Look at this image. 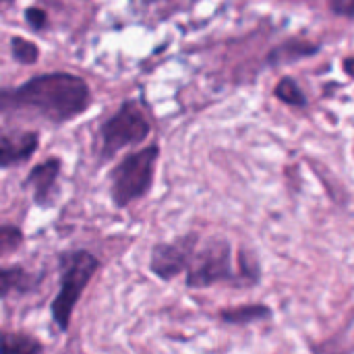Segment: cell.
<instances>
[{
    "mask_svg": "<svg viewBox=\"0 0 354 354\" xmlns=\"http://www.w3.org/2000/svg\"><path fill=\"white\" fill-rule=\"evenodd\" d=\"M91 106L87 83L71 73L31 77L19 87L0 89V114L31 110L50 122H68Z\"/></svg>",
    "mask_w": 354,
    "mask_h": 354,
    "instance_id": "6da1fadb",
    "label": "cell"
},
{
    "mask_svg": "<svg viewBox=\"0 0 354 354\" xmlns=\"http://www.w3.org/2000/svg\"><path fill=\"white\" fill-rule=\"evenodd\" d=\"M187 286L193 290L212 288L216 284L230 286H253L261 278L259 263L247 251L239 253V263L234 266L232 247L226 239H197L189 261H187Z\"/></svg>",
    "mask_w": 354,
    "mask_h": 354,
    "instance_id": "7a4b0ae2",
    "label": "cell"
},
{
    "mask_svg": "<svg viewBox=\"0 0 354 354\" xmlns=\"http://www.w3.org/2000/svg\"><path fill=\"white\" fill-rule=\"evenodd\" d=\"M97 270H100V261L89 251L77 249V251H68L60 257L58 295L54 297V301L50 305L52 322L60 332H68L73 311Z\"/></svg>",
    "mask_w": 354,
    "mask_h": 354,
    "instance_id": "3957f363",
    "label": "cell"
},
{
    "mask_svg": "<svg viewBox=\"0 0 354 354\" xmlns=\"http://www.w3.org/2000/svg\"><path fill=\"white\" fill-rule=\"evenodd\" d=\"M160 156V147L147 145L141 151L127 156L114 170H112V187L110 195L116 207H127L133 201L145 197L153 185L156 162Z\"/></svg>",
    "mask_w": 354,
    "mask_h": 354,
    "instance_id": "277c9868",
    "label": "cell"
},
{
    "mask_svg": "<svg viewBox=\"0 0 354 354\" xmlns=\"http://www.w3.org/2000/svg\"><path fill=\"white\" fill-rule=\"evenodd\" d=\"M147 135H149V120L145 112L137 102L129 100L102 124L100 156L102 160H110L120 149L141 143Z\"/></svg>",
    "mask_w": 354,
    "mask_h": 354,
    "instance_id": "5b68a950",
    "label": "cell"
},
{
    "mask_svg": "<svg viewBox=\"0 0 354 354\" xmlns=\"http://www.w3.org/2000/svg\"><path fill=\"white\" fill-rule=\"evenodd\" d=\"M199 234H185V236H178L170 243H160L153 247L151 251V259H149V270L156 278L168 282L180 274H185L187 270V261H189V255L197 243Z\"/></svg>",
    "mask_w": 354,
    "mask_h": 354,
    "instance_id": "8992f818",
    "label": "cell"
},
{
    "mask_svg": "<svg viewBox=\"0 0 354 354\" xmlns=\"http://www.w3.org/2000/svg\"><path fill=\"white\" fill-rule=\"evenodd\" d=\"M37 145L39 135L33 131H0V168L27 162Z\"/></svg>",
    "mask_w": 354,
    "mask_h": 354,
    "instance_id": "52a82bcc",
    "label": "cell"
},
{
    "mask_svg": "<svg viewBox=\"0 0 354 354\" xmlns=\"http://www.w3.org/2000/svg\"><path fill=\"white\" fill-rule=\"evenodd\" d=\"M60 168H62V162L58 158H50V160L37 164L29 172V176L25 178L23 185L31 189L35 205H39V207L52 205L54 193H56V183L60 176Z\"/></svg>",
    "mask_w": 354,
    "mask_h": 354,
    "instance_id": "ba28073f",
    "label": "cell"
},
{
    "mask_svg": "<svg viewBox=\"0 0 354 354\" xmlns=\"http://www.w3.org/2000/svg\"><path fill=\"white\" fill-rule=\"evenodd\" d=\"M41 280H44V274L29 272L21 266L0 268V299L31 295L41 284Z\"/></svg>",
    "mask_w": 354,
    "mask_h": 354,
    "instance_id": "9c48e42d",
    "label": "cell"
},
{
    "mask_svg": "<svg viewBox=\"0 0 354 354\" xmlns=\"http://www.w3.org/2000/svg\"><path fill=\"white\" fill-rule=\"evenodd\" d=\"M319 52V44H313L309 39H288L280 46H276L270 56L268 62L278 66V64H286V62H297L309 56H315Z\"/></svg>",
    "mask_w": 354,
    "mask_h": 354,
    "instance_id": "30bf717a",
    "label": "cell"
},
{
    "mask_svg": "<svg viewBox=\"0 0 354 354\" xmlns=\"http://www.w3.org/2000/svg\"><path fill=\"white\" fill-rule=\"evenodd\" d=\"M272 317V309L263 303H251V305H239L232 309L220 311V319L228 326H247L255 322H263Z\"/></svg>",
    "mask_w": 354,
    "mask_h": 354,
    "instance_id": "8fae6325",
    "label": "cell"
},
{
    "mask_svg": "<svg viewBox=\"0 0 354 354\" xmlns=\"http://www.w3.org/2000/svg\"><path fill=\"white\" fill-rule=\"evenodd\" d=\"M44 344L27 332L0 330V354H41Z\"/></svg>",
    "mask_w": 354,
    "mask_h": 354,
    "instance_id": "7c38bea8",
    "label": "cell"
},
{
    "mask_svg": "<svg viewBox=\"0 0 354 354\" xmlns=\"http://www.w3.org/2000/svg\"><path fill=\"white\" fill-rule=\"evenodd\" d=\"M276 97L288 106H295V108H303L307 106V95L301 91L299 83L292 79V77H284L280 79V83L276 85Z\"/></svg>",
    "mask_w": 354,
    "mask_h": 354,
    "instance_id": "4fadbf2b",
    "label": "cell"
},
{
    "mask_svg": "<svg viewBox=\"0 0 354 354\" xmlns=\"http://www.w3.org/2000/svg\"><path fill=\"white\" fill-rule=\"evenodd\" d=\"M23 241H25V236L19 226L0 224V257H6V255L19 251Z\"/></svg>",
    "mask_w": 354,
    "mask_h": 354,
    "instance_id": "5bb4252c",
    "label": "cell"
},
{
    "mask_svg": "<svg viewBox=\"0 0 354 354\" xmlns=\"http://www.w3.org/2000/svg\"><path fill=\"white\" fill-rule=\"evenodd\" d=\"M10 50H12V56L17 62L21 64H33L37 58H39V48L25 39V37H12L10 39Z\"/></svg>",
    "mask_w": 354,
    "mask_h": 354,
    "instance_id": "9a60e30c",
    "label": "cell"
},
{
    "mask_svg": "<svg viewBox=\"0 0 354 354\" xmlns=\"http://www.w3.org/2000/svg\"><path fill=\"white\" fill-rule=\"evenodd\" d=\"M25 19H27V23L33 27V29H44L46 27V23H48V15H46V10H41L39 6H29L27 10H25Z\"/></svg>",
    "mask_w": 354,
    "mask_h": 354,
    "instance_id": "2e32d148",
    "label": "cell"
},
{
    "mask_svg": "<svg viewBox=\"0 0 354 354\" xmlns=\"http://www.w3.org/2000/svg\"><path fill=\"white\" fill-rule=\"evenodd\" d=\"M332 10L336 15L351 17L353 15V0H332Z\"/></svg>",
    "mask_w": 354,
    "mask_h": 354,
    "instance_id": "e0dca14e",
    "label": "cell"
},
{
    "mask_svg": "<svg viewBox=\"0 0 354 354\" xmlns=\"http://www.w3.org/2000/svg\"><path fill=\"white\" fill-rule=\"evenodd\" d=\"M344 71H346V75H353V58H346V62H344Z\"/></svg>",
    "mask_w": 354,
    "mask_h": 354,
    "instance_id": "ac0fdd59",
    "label": "cell"
},
{
    "mask_svg": "<svg viewBox=\"0 0 354 354\" xmlns=\"http://www.w3.org/2000/svg\"><path fill=\"white\" fill-rule=\"evenodd\" d=\"M12 2H15V0H0V4H8V6H10Z\"/></svg>",
    "mask_w": 354,
    "mask_h": 354,
    "instance_id": "d6986e66",
    "label": "cell"
}]
</instances>
